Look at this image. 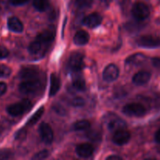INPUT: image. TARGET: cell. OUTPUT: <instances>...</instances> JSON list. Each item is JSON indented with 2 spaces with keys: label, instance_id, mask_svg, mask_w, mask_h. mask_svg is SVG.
Segmentation results:
<instances>
[{
  "label": "cell",
  "instance_id": "7a4b0ae2",
  "mask_svg": "<svg viewBox=\"0 0 160 160\" xmlns=\"http://www.w3.org/2000/svg\"><path fill=\"white\" fill-rule=\"evenodd\" d=\"M131 12L134 18L138 21L145 20L149 17L150 9L145 3L142 2H137L133 6Z\"/></svg>",
  "mask_w": 160,
  "mask_h": 160
},
{
  "label": "cell",
  "instance_id": "ffe728a7",
  "mask_svg": "<svg viewBox=\"0 0 160 160\" xmlns=\"http://www.w3.org/2000/svg\"><path fill=\"white\" fill-rule=\"evenodd\" d=\"M144 59H145V56L143 55L141 53H137V54L129 56L126 59V64L127 65H138L143 62Z\"/></svg>",
  "mask_w": 160,
  "mask_h": 160
},
{
  "label": "cell",
  "instance_id": "f1b7e54d",
  "mask_svg": "<svg viewBox=\"0 0 160 160\" xmlns=\"http://www.w3.org/2000/svg\"><path fill=\"white\" fill-rule=\"evenodd\" d=\"M71 105L74 107H81L85 105V100L82 97H76L72 99Z\"/></svg>",
  "mask_w": 160,
  "mask_h": 160
},
{
  "label": "cell",
  "instance_id": "8992f818",
  "mask_svg": "<svg viewBox=\"0 0 160 160\" xmlns=\"http://www.w3.org/2000/svg\"><path fill=\"white\" fill-rule=\"evenodd\" d=\"M137 43L139 46L143 48H158L160 47V38L153 35H144L138 39Z\"/></svg>",
  "mask_w": 160,
  "mask_h": 160
},
{
  "label": "cell",
  "instance_id": "4fadbf2b",
  "mask_svg": "<svg viewBox=\"0 0 160 160\" xmlns=\"http://www.w3.org/2000/svg\"><path fill=\"white\" fill-rule=\"evenodd\" d=\"M94 152V148L91 144L82 143L76 147V153L81 158H88L92 156Z\"/></svg>",
  "mask_w": 160,
  "mask_h": 160
},
{
  "label": "cell",
  "instance_id": "7c38bea8",
  "mask_svg": "<svg viewBox=\"0 0 160 160\" xmlns=\"http://www.w3.org/2000/svg\"><path fill=\"white\" fill-rule=\"evenodd\" d=\"M151 79V73L146 70H141L136 73L132 78V81L135 85L142 86L147 84Z\"/></svg>",
  "mask_w": 160,
  "mask_h": 160
},
{
  "label": "cell",
  "instance_id": "2e32d148",
  "mask_svg": "<svg viewBox=\"0 0 160 160\" xmlns=\"http://www.w3.org/2000/svg\"><path fill=\"white\" fill-rule=\"evenodd\" d=\"M107 126L110 131H117V130L123 129L127 126V124L124 120L117 116H114L112 118L109 119L107 123Z\"/></svg>",
  "mask_w": 160,
  "mask_h": 160
},
{
  "label": "cell",
  "instance_id": "8fae6325",
  "mask_svg": "<svg viewBox=\"0 0 160 160\" xmlns=\"http://www.w3.org/2000/svg\"><path fill=\"white\" fill-rule=\"evenodd\" d=\"M102 21V17L98 12H92L85 17L83 20V23L85 26L89 28H95L99 26Z\"/></svg>",
  "mask_w": 160,
  "mask_h": 160
},
{
  "label": "cell",
  "instance_id": "603a6c76",
  "mask_svg": "<svg viewBox=\"0 0 160 160\" xmlns=\"http://www.w3.org/2000/svg\"><path fill=\"white\" fill-rule=\"evenodd\" d=\"M42 44L38 40H34L28 45V52L32 55H36L42 50Z\"/></svg>",
  "mask_w": 160,
  "mask_h": 160
},
{
  "label": "cell",
  "instance_id": "4316f807",
  "mask_svg": "<svg viewBox=\"0 0 160 160\" xmlns=\"http://www.w3.org/2000/svg\"><path fill=\"white\" fill-rule=\"evenodd\" d=\"M48 156H49V152L48 150H42V151H40L36 153V154H34L31 159L35 160H42L47 159Z\"/></svg>",
  "mask_w": 160,
  "mask_h": 160
},
{
  "label": "cell",
  "instance_id": "8d00e7d4",
  "mask_svg": "<svg viewBox=\"0 0 160 160\" xmlns=\"http://www.w3.org/2000/svg\"><path fill=\"white\" fill-rule=\"evenodd\" d=\"M123 158L120 157V156H117V155H112V156H109L108 157H106V160H122Z\"/></svg>",
  "mask_w": 160,
  "mask_h": 160
},
{
  "label": "cell",
  "instance_id": "f546056e",
  "mask_svg": "<svg viewBox=\"0 0 160 160\" xmlns=\"http://www.w3.org/2000/svg\"><path fill=\"white\" fill-rule=\"evenodd\" d=\"M52 109H54L55 112H56L57 114H59V115L60 116L67 115V111H66V109H64L61 105L54 104L52 106Z\"/></svg>",
  "mask_w": 160,
  "mask_h": 160
},
{
  "label": "cell",
  "instance_id": "44dd1931",
  "mask_svg": "<svg viewBox=\"0 0 160 160\" xmlns=\"http://www.w3.org/2000/svg\"><path fill=\"white\" fill-rule=\"evenodd\" d=\"M33 6L39 12H44L49 6V0H34Z\"/></svg>",
  "mask_w": 160,
  "mask_h": 160
},
{
  "label": "cell",
  "instance_id": "83f0119b",
  "mask_svg": "<svg viewBox=\"0 0 160 160\" xmlns=\"http://www.w3.org/2000/svg\"><path fill=\"white\" fill-rule=\"evenodd\" d=\"M12 70L6 65H0V78H8L10 76Z\"/></svg>",
  "mask_w": 160,
  "mask_h": 160
},
{
  "label": "cell",
  "instance_id": "ba28073f",
  "mask_svg": "<svg viewBox=\"0 0 160 160\" xmlns=\"http://www.w3.org/2000/svg\"><path fill=\"white\" fill-rule=\"evenodd\" d=\"M119 75H120V70H119L118 67L115 64L111 63L109 64L104 69L102 73V78L105 81L110 83L117 80Z\"/></svg>",
  "mask_w": 160,
  "mask_h": 160
},
{
  "label": "cell",
  "instance_id": "9a60e30c",
  "mask_svg": "<svg viewBox=\"0 0 160 160\" xmlns=\"http://www.w3.org/2000/svg\"><path fill=\"white\" fill-rule=\"evenodd\" d=\"M90 39L89 34L85 31H78L73 36V43L77 45H87Z\"/></svg>",
  "mask_w": 160,
  "mask_h": 160
},
{
  "label": "cell",
  "instance_id": "cb8c5ba5",
  "mask_svg": "<svg viewBox=\"0 0 160 160\" xmlns=\"http://www.w3.org/2000/svg\"><path fill=\"white\" fill-rule=\"evenodd\" d=\"M72 86L74 89L79 91V92H84L86 89L85 81L82 78H76L72 82Z\"/></svg>",
  "mask_w": 160,
  "mask_h": 160
},
{
  "label": "cell",
  "instance_id": "e575fe53",
  "mask_svg": "<svg viewBox=\"0 0 160 160\" xmlns=\"http://www.w3.org/2000/svg\"><path fill=\"white\" fill-rule=\"evenodd\" d=\"M7 90V85L5 82H0V97L4 95Z\"/></svg>",
  "mask_w": 160,
  "mask_h": 160
},
{
  "label": "cell",
  "instance_id": "3957f363",
  "mask_svg": "<svg viewBox=\"0 0 160 160\" xmlns=\"http://www.w3.org/2000/svg\"><path fill=\"white\" fill-rule=\"evenodd\" d=\"M122 111L125 115L130 116V117H143L146 113V109L143 105L134 102L125 105Z\"/></svg>",
  "mask_w": 160,
  "mask_h": 160
},
{
  "label": "cell",
  "instance_id": "d6986e66",
  "mask_svg": "<svg viewBox=\"0 0 160 160\" xmlns=\"http://www.w3.org/2000/svg\"><path fill=\"white\" fill-rule=\"evenodd\" d=\"M91 127V123L87 120H81L76 121L72 126L73 131H81L88 130Z\"/></svg>",
  "mask_w": 160,
  "mask_h": 160
},
{
  "label": "cell",
  "instance_id": "d590c367",
  "mask_svg": "<svg viewBox=\"0 0 160 160\" xmlns=\"http://www.w3.org/2000/svg\"><path fill=\"white\" fill-rule=\"evenodd\" d=\"M152 63L156 68H160V57H154L152 59Z\"/></svg>",
  "mask_w": 160,
  "mask_h": 160
},
{
  "label": "cell",
  "instance_id": "9c48e42d",
  "mask_svg": "<svg viewBox=\"0 0 160 160\" xmlns=\"http://www.w3.org/2000/svg\"><path fill=\"white\" fill-rule=\"evenodd\" d=\"M131 133L123 129H120L116 131L112 136V142L117 145H126L131 140Z\"/></svg>",
  "mask_w": 160,
  "mask_h": 160
},
{
  "label": "cell",
  "instance_id": "484cf974",
  "mask_svg": "<svg viewBox=\"0 0 160 160\" xmlns=\"http://www.w3.org/2000/svg\"><path fill=\"white\" fill-rule=\"evenodd\" d=\"M13 157L12 151L7 148H2L0 149V160L10 159Z\"/></svg>",
  "mask_w": 160,
  "mask_h": 160
},
{
  "label": "cell",
  "instance_id": "d4e9b609",
  "mask_svg": "<svg viewBox=\"0 0 160 160\" xmlns=\"http://www.w3.org/2000/svg\"><path fill=\"white\" fill-rule=\"evenodd\" d=\"M93 3V0H75V6L78 9L89 8Z\"/></svg>",
  "mask_w": 160,
  "mask_h": 160
},
{
  "label": "cell",
  "instance_id": "74e56055",
  "mask_svg": "<svg viewBox=\"0 0 160 160\" xmlns=\"http://www.w3.org/2000/svg\"><path fill=\"white\" fill-rule=\"evenodd\" d=\"M155 140L158 144H160V129L158 130L155 134Z\"/></svg>",
  "mask_w": 160,
  "mask_h": 160
},
{
  "label": "cell",
  "instance_id": "e0dca14e",
  "mask_svg": "<svg viewBox=\"0 0 160 160\" xmlns=\"http://www.w3.org/2000/svg\"><path fill=\"white\" fill-rule=\"evenodd\" d=\"M60 88V81L57 75L55 73H52L50 75V88H49V96H53L58 92Z\"/></svg>",
  "mask_w": 160,
  "mask_h": 160
},
{
  "label": "cell",
  "instance_id": "836d02e7",
  "mask_svg": "<svg viewBox=\"0 0 160 160\" xmlns=\"http://www.w3.org/2000/svg\"><path fill=\"white\" fill-rule=\"evenodd\" d=\"M29 0H9V3L12 6H22L27 3Z\"/></svg>",
  "mask_w": 160,
  "mask_h": 160
},
{
  "label": "cell",
  "instance_id": "52a82bcc",
  "mask_svg": "<svg viewBox=\"0 0 160 160\" xmlns=\"http://www.w3.org/2000/svg\"><path fill=\"white\" fill-rule=\"evenodd\" d=\"M38 131L41 139L44 143L46 145H49L52 142L54 134H53V131L51 126L48 123H45V122L41 123Z\"/></svg>",
  "mask_w": 160,
  "mask_h": 160
},
{
  "label": "cell",
  "instance_id": "ac0fdd59",
  "mask_svg": "<svg viewBox=\"0 0 160 160\" xmlns=\"http://www.w3.org/2000/svg\"><path fill=\"white\" fill-rule=\"evenodd\" d=\"M55 38V34L50 30H46L38 34L36 40L42 44H48L52 42Z\"/></svg>",
  "mask_w": 160,
  "mask_h": 160
},
{
  "label": "cell",
  "instance_id": "4dcf8cb0",
  "mask_svg": "<svg viewBox=\"0 0 160 160\" xmlns=\"http://www.w3.org/2000/svg\"><path fill=\"white\" fill-rule=\"evenodd\" d=\"M27 135V131L24 128H21L20 130H19L15 134V139L16 140H23V139L26 138Z\"/></svg>",
  "mask_w": 160,
  "mask_h": 160
},
{
  "label": "cell",
  "instance_id": "6da1fadb",
  "mask_svg": "<svg viewBox=\"0 0 160 160\" xmlns=\"http://www.w3.org/2000/svg\"><path fill=\"white\" fill-rule=\"evenodd\" d=\"M32 106V103L28 98L21 100L20 102L10 105L6 108L8 113L12 117H18L22 115Z\"/></svg>",
  "mask_w": 160,
  "mask_h": 160
},
{
  "label": "cell",
  "instance_id": "7402d4cb",
  "mask_svg": "<svg viewBox=\"0 0 160 160\" xmlns=\"http://www.w3.org/2000/svg\"><path fill=\"white\" fill-rule=\"evenodd\" d=\"M44 111H45V108L42 106V107H40L37 111H36L35 113L31 117L29 120L28 121V123L27 124L29 125V126H32V125L35 124L38 121L41 119V117H42L44 113Z\"/></svg>",
  "mask_w": 160,
  "mask_h": 160
},
{
  "label": "cell",
  "instance_id": "5b68a950",
  "mask_svg": "<svg viewBox=\"0 0 160 160\" xmlns=\"http://www.w3.org/2000/svg\"><path fill=\"white\" fill-rule=\"evenodd\" d=\"M41 83L38 80H27L20 83L19 85V91L22 94H34L40 89Z\"/></svg>",
  "mask_w": 160,
  "mask_h": 160
},
{
  "label": "cell",
  "instance_id": "30bf717a",
  "mask_svg": "<svg viewBox=\"0 0 160 160\" xmlns=\"http://www.w3.org/2000/svg\"><path fill=\"white\" fill-rule=\"evenodd\" d=\"M39 75L38 68L34 66L31 67H24L20 70L19 73V77L23 80H34L38 78Z\"/></svg>",
  "mask_w": 160,
  "mask_h": 160
},
{
  "label": "cell",
  "instance_id": "277c9868",
  "mask_svg": "<svg viewBox=\"0 0 160 160\" xmlns=\"http://www.w3.org/2000/svg\"><path fill=\"white\" fill-rule=\"evenodd\" d=\"M67 67L70 71L78 72L84 67V56L80 52H73L70 55L67 62Z\"/></svg>",
  "mask_w": 160,
  "mask_h": 160
},
{
  "label": "cell",
  "instance_id": "1f68e13d",
  "mask_svg": "<svg viewBox=\"0 0 160 160\" xmlns=\"http://www.w3.org/2000/svg\"><path fill=\"white\" fill-rule=\"evenodd\" d=\"M88 137L91 139V140L93 141H98L99 140L100 138H101V134L97 131H92L88 134Z\"/></svg>",
  "mask_w": 160,
  "mask_h": 160
},
{
  "label": "cell",
  "instance_id": "5bb4252c",
  "mask_svg": "<svg viewBox=\"0 0 160 160\" xmlns=\"http://www.w3.org/2000/svg\"><path fill=\"white\" fill-rule=\"evenodd\" d=\"M7 25L9 29L12 32L16 33H20L23 31V23L20 21L19 18L17 17H9L8 19Z\"/></svg>",
  "mask_w": 160,
  "mask_h": 160
},
{
  "label": "cell",
  "instance_id": "d6a6232c",
  "mask_svg": "<svg viewBox=\"0 0 160 160\" xmlns=\"http://www.w3.org/2000/svg\"><path fill=\"white\" fill-rule=\"evenodd\" d=\"M9 50L4 46H0V59H5L9 56Z\"/></svg>",
  "mask_w": 160,
  "mask_h": 160
}]
</instances>
